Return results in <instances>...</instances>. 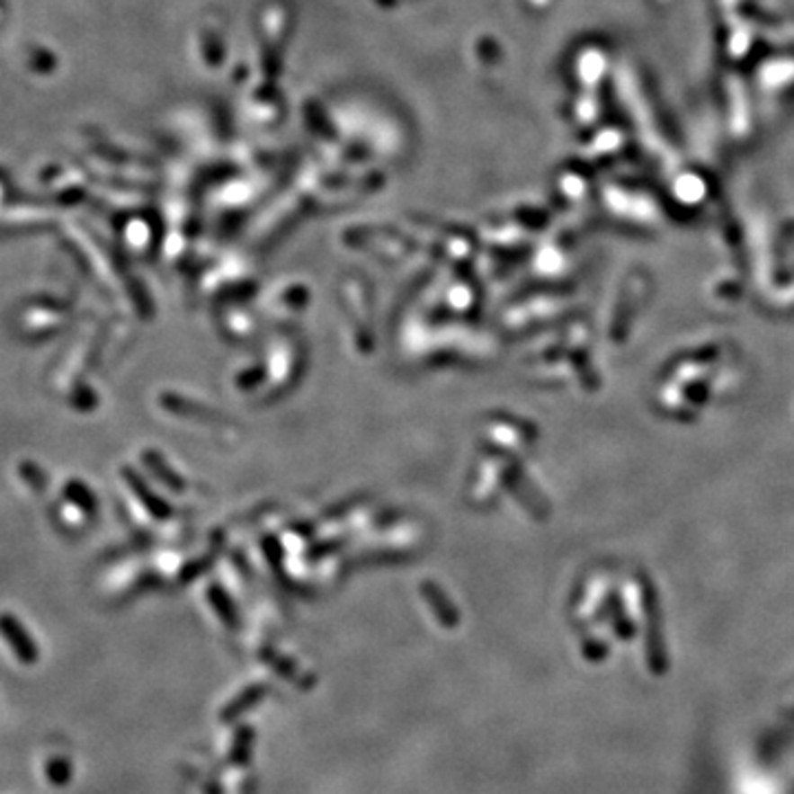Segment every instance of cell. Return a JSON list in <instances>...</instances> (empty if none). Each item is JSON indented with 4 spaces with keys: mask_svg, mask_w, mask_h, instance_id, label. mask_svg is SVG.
Returning a JSON list of instances; mask_svg holds the SVG:
<instances>
[{
    "mask_svg": "<svg viewBox=\"0 0 794 794\" xmlns=\"http://www.w3.org/2000/svg\"><path fill=\"white\" fill-rule=\"evenodd\" d=\"M0 636L4 638L9 647H12L13 656L22 662V665H36L40 660V649L33 642V638L29 636V631L24 629L22 622L18 620L12 613H0Z\"/></svg>",
    "mask_w": 794,
    "mask_h": 794,
    "instance_id": "cell-1",
    "label": "cell"
},
{
    "mask_svg": "<svg viewBox=\"0 0 794 794\" xmlns=\"http://www.w3.org/2000/svg\"><path fill=\"white\" fill-rule=\"evenodd\" d=\"M265 695H267V686H263V684L250 686V689H245L243 693H238L236 698H234L230 704L221 710V719L223 722H234V719H238L241 715H245L247 710L254 709V704H258V701L265 698Z\"/></svg>",
    "mask_w": 794,
    "mask_h": 794,
    "instance_id": "cell-2",
    "label": "cell"
},
{
    "mask_svg": "<svg viewBox=\"0 0 794 794\" xmlns=\"http://www.w3.org/2000/svg\"><path fill=\"white\" fill-rule=\"evenodd\" d=\"M252 748H254V730H252L250 726H243V728H238L236 735H234V744L230 748V762L236 763V766H245V763H250Z\"/></svg>",
    "mask_w": 794,
    "mask_h": 794,
    "instance_id": "cell-3",
    "label": "cell"
},
{
    "mask_svg": "<svg viewBox=\"0 0 794 794\" xmlns=\"http://www.w3.org/2000/svg\"><path fill=\"white\" fill-rule=\"evenodd\" d=\"M73 766L69 759L65 757H51L47 762V779L53 786H67L71 781Z\"/></svg>",
    "mask_w": 794,
    "mask_h": 794,
    "instance_id": "cell-4",
    "label": "cell"
}]
</instances>
